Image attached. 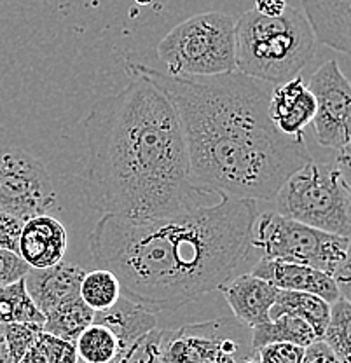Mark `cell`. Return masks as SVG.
Returning a JSON list of instances; mask_svg holds the SVG:
<instances>
[{"label": "cell", "instance_id": "484cf974", "mask_svg": "<svg viewBox=\"0 0 351 363\" xmlns=\"http://www.w3.org/2000/svg\"><path fill=\"white\" fill-rule=\"evenodd\" d=\"M161 330L147 332L140 339L135 340L119 354L116 363H163L161 358Z\"/></svg>", "mask_w": 351, "mask_h": 363}, {"label": "cell", "instance_id": "7a4b0ae2", "mask_svg": "<svg viewBox=\"0 0 351 363\" xmlns=\"http://www.w3.org/2000/svg\"><path fill=\"white\" fill-rule=\"evenodd\" d=\"M254 199L218 198L177 215H104L89 234L94 264L112 271L124 297L172 313L221 289L252 250Z\"/></svg>", "mask_w": 351, "mask_h": 363}, {"label": "cell", "instance_id": "ac0fdd59", "mask_svg": "<svg viewBox=\"0 0 351 363\" xmlns=\"http://www.w3.org/2000/svg\"><path fill=\"white\" fill-rule=\"evenodd\" d=\"M282 315H294L303 318L316 332V337L322 339L323 332L330 316V302L325 298L318 297L315 294L294 292V290H280L278 289L277 301L271 308V320Z\"/></svg>", "mask_w": 351, "mask_h": 363}, {"label": "cell", "instance_id": "7402d4cb", "mask_svg": "<svg viewBox=\"0 0 351 363\" xmlns=\"http://www.w3.org/2000/svg\"><path fill=\"white\" fill-rule=\"evenodd\" d=\"M44 321L46 316L30 297L25 278L0 289V323H39L44 327Z\"/></svg>", "mask_w": 351, "mask_h": 363}, {"label": "cell", "instance_id": "ffe728a7", "mask_svg": "<svg viewBox=\"0 0 351 363\" xmlns=\"http://www.w3.org/2000/svg\"><path fill=\"white\" fill-rule=\"evenodd\" d=\"M94 311L82 301L81 295L60 302L56 308L46 313L44 332L75 342L86 327L93 323Z\"/></svg>", "mask_w": 351, "mask_h": 363}, {"label": "cell", "instance_id": "8992f818", "mask_svg": "<svg viewBox=\"0 0 351 363\" xmlns=\"http://www.w3.org/2000/svg\"><path fill=\"white\" fill-rule=\"evenodd\" d=\"M271 201L274 211L301 224L351 238V191L335 162L311 159L283 182Z\"/></svg>", "mask_w": 351, "mask_h": 363}, {"label": "cell", "instance_id": "8fae6325", "mask_svg": "<svg viewBox=\"0 0 351 363\" xmlns=\"http://www.w3.org/2000/svg\"><path fill=\"white\" fill-rule=\"evenodd\" d=\"M316 101L301 75L273 86L269 98V117L274 128L290 138L303 140L304 130L311 124Z\"/></svg>", "mask_w": 351, "mask_h": 363}, {"label": "cell", "instance_id": "ba28073f", "mask_svg": "<svg viewBox=\"0 0 351 363\" xmlns=\"http://www.w3.org/2000/svg\"><path fill=\"white\" fill-rule=\"evenodd\" d=\"M163 363H241L255 357L252 328L238 318L187 323L161 330Z\"/></svg>", "mask_w": 351, "mask_h": 363}, {"label": "cell", "instance_id": "8d00e7d4", "mask_svg": "<svg viewBox=\"0 0 351 363\" xmlns=\"http://www.w3.org/2000/svg\"><path fill=\"white\" fill-rule=\"evenodd\" d=\"M137 4H140V6H149V4H152L154 0H135Z\"/></svg>", "mask_w": 351, "mask_h": 363}, {"label": "cell", "instance_id": "603a6c76", "mask_svg": "<svg viewBox=\"0 0 351 363\" xmlns=\"http://www.w3.org/2000/svg\"><path fill=\"white\" fill-rule=\"evenodd\" d=\"M79 295L93 311H104L119 301L123 290L114 272L100 267V269L86 272L81 281Z\"/></svg>", "mask_w": 351, "mask_h": 363}, {"label": "cell", "instance_id": "1f68e13d", "mask_svg": "<svg viewBox=\"0 0 351 363\" xmlns=\"http://www.w3.org/2000/svg\"><path fill=\"white\" fill-rule=\"evenodd\" d=\"M303 363H341V360L322 339H318L304 350Z\"/></svg>", "mask_w": 351, "mask_h": 363}, {"label": "cell", "instance_id": "277c9868", "mask_svg": "<svg viewBox=\"0 0 351 363\" xmlns=\"http://www.w3.org/2000/svg\"><path fill=\"white\" fill-rule=\"evenodd\" d=\"M316 52L304 13L286 7L280 16L255 9L236 21V72L277 86L297 77Z\"/></svg>", "mask_w": 351, "mask_h": 363}, {"label": "cell", "instance_id": "e575fe53", "mask_svg": "<svg viewBox=\"0 0 351 363\" xmlns=\"http://www.w3.org/2000/svg\"><path fill=\"white\" fill-rule=\"evenodd\" d=\"M0 363H13L9 347H7L6 335H4V325L0 323Z\"/></svg>", "mask_w": 351, "mask_h": 363}, {"label": "cell", "instance_id": "836d02e7", "mask_svg": "<svg viewBox=\"0 0 351 363\" xmlns=\"http://www.w3.org/2000/svg\"><path fill=\"white\" fill-rule=\"evenodd\" d=\"M286 7V0H255L254 9L264 16H280Z\"/></svg>", "mask_w": 351, "mask_h": 363}, {"label": "cell", "instance_id": "44dd1931", "mask_svg": "<svg viewBox=\"0 0 351 363\" xmlns=\"http://www.w3.org/2000/svg\"><path fill=\"white\" fill-rule=\"evenodd\" d=\"M77 360L82 363H116L121 350L119 339L107 325L93 321L75 339Z\"/></svg>", "mask_w": 351, "mask_h": 363}, {"label": "cell", "instance_id": "52a82bcc", "mask_svg": "<svg viewBox=\"0 0 351 363\" xmlns=\"http://www.w3.org/2000/svg\"><path fill=\"white\" fill-rule=\"evenodd\" d=\"M351 238L315 229L278 211L257 215L252 229V250L264 259L304 264L334 274L346 257Z\"/></svg>", "mask_w": 351, "mask_h": 363}, {"label": "cell", "instance_id": "e0dca14e", "mask_svg": "<svg viewBox=\"0 0 351 363\" xmlns=\"http://www.w3.org/2000/svg\"><path fill=\"white\" fill-rule=\"evenodd\" d=\"M96 323H104L117 335L121 344V350H126L128 346L138 340L147 332L157 328L156 315L147 311L140 304L133 302L131 298L121 295L119 301L112 304L111 308L104 311H94Z\"/></svg>", "mask_w": 351, "mask_h": 363}, {"label": "cell", "instance_id": "d4e9b609", "mask_svg": "<svg viewBox=\"0 0 351 363\" xmlns=\"http://www.w3.org/2000/svg\"><path fill=\"white\" fill-rule=\"evenodd\" d=\"M18 363H77V350L72 340L43 330Z\"/></svg>", "mask_w": 351, "mask_h": 363}, {"label": "cell", "instance_id": "2e32d148", "mask_svg": "<svg viewBox=\"0 0 351 363\" xmlns=\"http://www.w3.org/2000/svg\"><path fill=\"white\" fill-rule=\"evenodd\" d=\"M316 43L351 55V0H303Z\"/></svg>", "mask_w": 351, "mask_h": 363}, {"label": "cell", "instance_id": "5bb4252c", "mask_svg": "<svg viewBox=\"0 0 351 363\" xmlns=\"http://www.w3.org/2000/svg\"><path fill=\"white\" fill-rule=\"evenodd\" d=\"M234 318L247 327L271 321L269 311L277 301L278 289L266 279L255 274L233 276L228 283L221 286Z\"/></svg>", "mask_w": 351, "mask_h": 363}, {"label": "cell", "instance_id": "f1b7e54d", "mask_svg": "<svg viewBox=\"0 0 351 363\" xmlns=\"http://www.w3.org/2000/svg\"><path fill=\"white\" fill-rule=\"evenodd\" d=\"M28 271L30 266L21 259L20 253L0 248V289L25 278Z\"/></svg>", "mask_w": 351, "mask_h": 363}, {"label": "cell", "instance_id": "30bf717a", "mask_svg": "<svg viewBox=\"0 0 351 363\" xmlns=\"http://www.w3.org/2000/svg\"><path fill=\"white\" fill-rule=\"evenodd\" d=\"M316 101L311 124L320 145L341 149L351 140V82L335 60L316 68L308 82Z\"/></svg>", "mask_w": 351, "mask_h": 363}, {"label": "cell", "instance_id": "d6986e66", "mask_svg": "<svg viewBox=\"0 0 351 363\" xmlns=\"http://www.w3.org/2000/svg\"><path fill=\"white\" fill-rule=\"evenodd\" d=\"M315 340H318V337L311 325L303 318L294 315H282L267 323L252 327V346H254L255 353L260 347L273 342H290L301 347H308Z\"/></svg>", "mask_w": 351, "mask_h": 363}, {"label": "cell", "instance_id": "83f0119b", "mask_svg": "<svg viewBox=\"0 0 351 363\" xmlns=\"http://www.w3.org/2000/svg\"><path fill=\"white\" fill-rule=\"evenodd\" d=\"M304 350L290 342H273L260 347L257 357L260 363H303Z\"/></svg>", "mask_w": 351, "mask_h": 363}, {"label": "cell", "instance_id": "cb8c5ba5", "mask_svg": "<svg viewBox=\"0 0 351 363\" xmlns=\"http://www.w3.org/2000/svg\"><path fill=\"white\" fill-rule=\"evenodd\" d=\"M322 340L341 363H351V302L339 297L330 304V316Z\"/></svg>", "mask_w": 351, "mask_h": 363}, {"label": "cell", "instance_id": "d6a6232c", "mask_svg": "<svg viewBox=\"0 0 351 363\" xmlns=\"http://www.w3.org/2000/svg\"><path fill=\"white\" fill-rule=\"evenodd\" d=\"M335 166H338L339 173H341L342 180L348 185L351 191V140L341 149H338V156H335Z\"/></svg>", "mask_w": 351, "mask_h": 363}, {"label": "cell", "instance_id": "9a60e30c", "mask_svg": "<svg viewBox=\"0 0 351 363\" xmlns=\"http://www.w3.org/2000/svg\"><path fill=\"white\" fill-rule=\"evenodd\" d=\"M84 274L86 271L81 266L62 260L55 266L40 269L30 267L25 276V285L37 308L46 316V313L56 308L60 302L79 295Z\"/></svg>", "mask_w": 351, "mask_h": 363}, {"label": "cell", "instance_id": "4316f807", "mask_svg": "<svg viewBox=\"0 0 351 363\" xmlns=\"http://www.w3.org/2000/svg\"><path fill=\"white\" fill-rule=\"evenodd\" d=\"M7 347H9L13 363H18L21 357L33 346L40 332L44 330L39 323H2Z\"/></svg>", "mask_w": 351, "mask_h": 363}, {"label": "cell", "instance_id": "d590c367", "mask_svg": "<svg viewBox=\"0 0 351 363\" xmlns=\"http://www.w3.org/2000/svg\"><path fill=\"white\" fill-rule=\"evenodd\" d=\"M241 363H260V362H259V357H257V354H255V357L248 358V360H245V362H241Z\"/></svg>", "mask_w": 351, "mask_h": 363}, {"label": "cell", "instance_id": "4dcf8cb0", "mask_svg": "<svg viewBox=\"0 0 351 363\" xmlns=\"http://www.w3.org/2000/svg\"><path fill=\"white\" fill-rule=\"evenodd\" d=\"M332 278H334L335 286H338L339 297H342L345 301L351 302V241L348 245L346 257L342 259V262L339 264L338 269L334 271Z\"/></svg>", "mask_w": 351, "mask_h": 363}, {"label": "cell", "instance_id": "7c38bea8", "mask_svg": "<svg viewBox=\"0 0 351 363\" xmlns=\"http://www.w3.org/2000/svg\"><path fill=\"white\" fill-rule=\"evenodd\" d=\"M67 247L69 233L58 218L44 213L25 220L18 253L30 267L40 269L62 262Z\"/></svg>", "mask_w": 351, "mask_h": 363}, {"label": "cell", "instance_id": "f546056e", "mask_svg": "<svg viewBox=\"0 0 351 363\" xmlns=\"http://www.w3.org/2000/svg\"><path fill=\"white\" fill-rule=\"evenodd\" d=\"M23 224L25 220L0 210V248L18 253Z\"/></svg>", "mask_w": 351, "mask_h": 363}, {"label": "cell", "instance_id": "9c48e42d", "mask_svg": "<svg viewBox=\"0 0 351 363\" xmlns=\"http://www.w3.org/2000/svg\"><path fill=\"white\" fill-rule=\"evenodd\" d=\"M58 201L46 166L21 149H0V210L28 220L49 213Z\"/></svg>", "mask_w": 351, "mask_h": 363}, {"label": "cell", "instance_id": "3957f363", "mask_svg": "<svg viewBox=\"0 0 351 363\" xmlns=\"http://www.w3.org/2000/svg\"><path fill=\"white\" fill-rule=\"evenodd\" d=\"M101 98L84 117L88 140L82 192L104 215L156 218L203 206L191 184L182 123L172 101L145 77Z\"/></svg>", "mask_w": 351, "mask_h": 363}, {"label": "cell", "instance_id": "4fadbf2b", "mask_svg": "<svg viewBox=\"0 0 351 363\" xmlns=\"http://www.w3.org/2000/svg\"><path fill=\"white\" fill-rule=\"evenodd\" d=\"M252 274L266 279V281H269L271 285L280 290L315 294L318 297L325 298L330 304L339 298L334 278L327 272L315 269L311 266H304V264L260 257L255 262L254 269H252Z\"/></svg>", "mask_w": 351, "mask_h": 363}, {"label": "cell", "instance_id": "6da1fadb", "mask_svg": "<svg viewBox=\"0 0 351 363\" xmlns=\"http://www.w3.org/2000/svg\"><path fill=\"white\" fill-rule=\"evenodd\" d=\"M126 68L152 82L175 107L191 184L201 194L271 201L283 182L311 161L304 138L274 128L269 82L241 72L173 77L142 63L130 62Z\"/></svg>", "mask_w": 351, "mask_h": 363}, {"label": "cell", "instance_id": "5b68a950", "mask_svg": "<svg viewBox=\"0 0 351 363\" xmlns=\"http://www.w3.org/2000/svg\"><path fill=\"white\" fill-rule=\"evenodd\" d=\"M173 77H211L236 72V20L211 11L179 23L157 44Z\"/></svg>", "mask_w": 351, "mask_h": 363}]
</instances>
